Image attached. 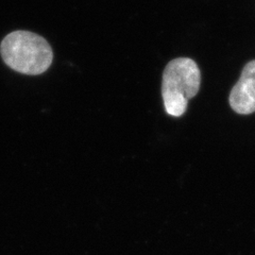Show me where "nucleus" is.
I'll list each match as a JSON object with an SVG mask.
<instances>
[{
    "mask_svg": "<svg viewBox=\"0 0 255 255\" xmlns=\"http://www.w3.org/2000/svg\"><path fill=\"white\" fill-rule=\"evenodd\" d=\"M0 53L7 66L17 73L37 76L50 67L53 53L46 39L29 31H14L0 45Z\"/></svg>",
    "mask_w": 255,
    "mask_h": 255,
    "instance_id": "f257e3e1",
    "label": "nucleus"
},
{
    "mask_svg": "<svg viewBox=\"0 0 255 255\" xmlns=\"http://www.w3.org/2000/svg\"><path fill=\"white\" fill-rule=\"evenodd\" d=\"M201 73L197 63L188 58L170 61L164 70L162 96L166 112L173 117L185 113L188 100L200 89Z\"/></svg>",
    "mask_w": 255,
    "mask_h": 255,
    "instance_id": "f03ea898",
    "label": "nucleus"
},
{
    "mask_svg": "<svg viewBox=\"0 0 255 255\" xmlns=\"http://www.w3.org/2000/svg\"><path fill=\"white\" fill-rule=\"evenodd\" d=\"M230 106L242 115L255 112V60L245 66L241 79L230 93Z\"/></svg>",
    "mask_w": 255,
    "mask_h": 255,
    "instance_id": "7ed1b4c3",
    "label": "nucleus"
}]
</instances>
